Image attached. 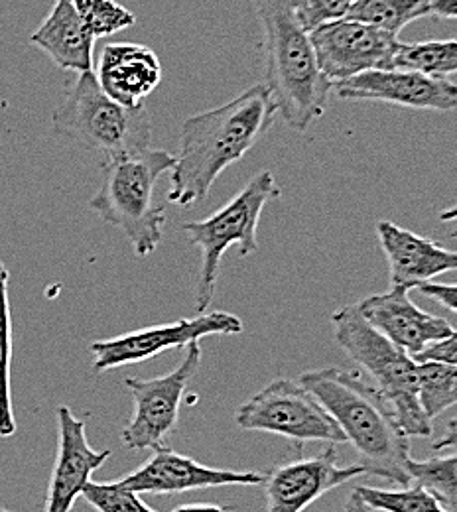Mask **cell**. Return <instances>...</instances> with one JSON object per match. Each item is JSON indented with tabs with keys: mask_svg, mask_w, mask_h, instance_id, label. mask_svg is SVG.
I'll return each instance as SVG.
<instances>
[{
	"mask_svg": "<svg viewBox=\"0 0 457 512\" xmlns=\"http://www.w3.org/2000/svg\"><path fill=\"white\" fill-rule=\"evenodd\" d=\"M95 38H107L131 28L136 16L115 0H69Z\"/></svg>",
	"mask_w": 457,
	"mask_h": 512,
	"instance_id": "obj_26",
	"label": "cell"
},
{
	"mask_svg": "<svg viewBox=\"0 0 457 512\" xmlns=\"http://www.w3.org/2000/svg\"><path fill=\"white\" fill-rule=\"evenodd\" d=\"M276 115L268 89L259 83L221 107L186 119L180 132V154L170 176L168 201L180 207L203 201L219 176L253 150Z\"/></svg>",
	"mask_w": 457,
	"mask_h": 512,
	"instance_id": "obj_1",
	"label": "cell"
},
{
	"mask_svg": "<svg viewBox=\"0 0 457 512\" xmlns=\"http://www.w3.org/2000/svg\"><path fill=\"white\" fill-rule=\"evenodd\" d=\"M420 404L434 422L442 412L457 404V365L426 361L418 363Z\"/></svg>",
	"mask_w": 457,
	"mask_h": 512,
	"instance_id": "obj_24",
	"label": "cell"
},
{
	"mask_svg": "<svg viewBox=\"0 0 457 512\" xmlns=\"http://www.w3.org/2000/svg\"><path fill=\"white\" fill-rule=\"evenodd\" d=\"M282 190L272 172L257 174L225 207L211 217L194 223H184L190 243L201 253L197 280L196 310L205 314L217 290L219 266L225 253L239 247V255L249 256L259 251L257 229L268 201L280 197Z\"/></svg>",
	"mask_w": 457,
	"mask_h": 512,
	"instance_id": "obj_7",
	"label": "cell"
},
{
	"mask_svg": "<svg viewBox=\"0 0 457 512\" xmlns=\"http://www.w3.org/2000/svg\"><path fill=\"white\" fill-rule=\"evenodd\" d=\"M176 166L166 150H144L105 164V176L89 207L109 225L121 229L131 241L134 255L150 256L160 245L166 209L154 199L156 184Z\"/></svg>",
	"mask_w": 457,
	"mask_h": 512,
	"instance_id": "obj_4",
	"label": "cell"
},
{
	"mask_svg": "<svg viewBox=\"0 0 457 512\" xmlns=\"http://www.w3.org/2000/svg\"><path fill=\"white\" fill-rule=\"evenodd\" d=\"M310 38L331 87L367 71L392 69L400 46L398 36L351 18L327 22L312 30Z\"/></svg>",
	"mask_w": 457,
	"mask_h": 512,
	"instance_id": "obj_11",
	"label": "cell"
},
{
	"mask_svg": "<svg viewBox=\"0 0 457 512\" xmlns=\"http://www.w3.org/2000/svg\"><path fill=\"white\" fill-rule=\"evenodd\" d=\"M8 268L0 262V438L16 434L12 412L10 369H12V314L8 298Z\"/></svg>",
	"mask_w": 457,
	"mask_h": 512,
	"instance_id": "obj_22",
	"label": "cell"
},
{
	"mask_svg": "<svg viewBox=\"0 0 457 512\" xmlns=\"http://www.w3.org/2000/svg\"><path fill=\"white\" fill-rule=\"evenodd\" d=\"M339 99L379 101L420 111L457 109V83L414 69H375L333 85Z\"/></svg>",
	"mask_w": 457,
	"mask_h": 512,
	"instance_id": "obj_12",
	"label": "cell"
},
{
	"mask_svg": "<svg viewBox=\"0 0 457 512\" xmlns=\"http://www.w3.org/2000/svg\"><path fill=\"white\" fill-rule=\"evenodd\" d=\"M353 491L373 512H446L426 489L418 485L400 491L377 487H357Z\"/></svg>",
	"mask_w": 457,
	"mask_h": 512,
	"instance_id": "obj_25",
	"label": "cell"
},
{
	"mask_svg": "<svg viewBox=\"0 0 457 512\" xmlns=\"http://www.w3.org/2000/svg\"><path fill=\"white\" fill-rule=\"evenodd\" d=\"M111 449L89 446L85 422L67 406L58 408V455L50 477V489L44 512H71L91 475L105 465Z\"/></svg>",
	"mask_w": 457,
	"mask_h": 512,
	"instance_id": "obj_16",
	"label": "cell"
},
{
	"mask_svg": "<svg viewBox=\"0 0 457 512\" xmlns=\"http://www.w3.org/2000/svg\"><path fill=\"white\" fill-rule=\"evenodd\" d=\"M123 487L138 495H176L197 489L231 487V485H262L264 475L259 471H231L203 465L196 459L182 455L174 449H154V455L134 469L127 477L119 479Z\"/></svg>",
	"mask_w": 457,
	"mask_h": 512,
	"instance_id": "obj_14",
	"label": "cell"
},
{
	"mask_svg": "<svg viewBox=\"0 0 457 512\" xmlns=\"http://www.w3.org/2000/svg\"><path fill=\"white\" fill-rule=\"evenodd\" d=\"M416 363H426V361H438V363H450L457 365V331L454 329L450 337L444 341H438L424 349L420 355L414 357Z\"/></svg>",
	"mask_w": 457,
	"mask_h": 512,
	"instance_id": "obj_29",
	"label": "cell"
},
{
	"mask_svg": "<svg viewBox=\"0 0 457 512\" xmlns=\"http://www.w3.org/2000/svg\"><path fill=\"white\" fill-rule=\"evenodd\" d=\"M298 383L337 422L367 475L408 487V436L375 386L339 367L306 371Z\"/></svg>",
	"mask_w": 457,
	"mask_h": 512,
	"instance_id": "obj_2",
	"label": "cell"
},
{
	"mask_svg": "<svg viewBox=\"0 0 457 512\" xmlns=\"http://www.w3.org/2000/svg\"><path fill=\"white\" fill-rule=\"evenodd\" d=\"M201 345L199 341L186 347L180 365L164 377L156 379H125L134 400V414L131 422L123 428L121 442L127 449H158L164 440L176 432L182 400L188 384L201 367Z\"/></svg>",
	"mask_w": 457,
	"mask_h": 512,
	"instance_id": "obj_9",
	"label": "cell"
},
{
	"mask_svg": "<svg viewBox=\"0 0 457 512\" xmlns=\"http://www.w3.org/2000/svg\"><path fill=\"white\" fill-rule=\"evenodd\" d=\"M343 512H373L361 499H359V495L353 491L351 495H349V499H347V503H345V509Z\"/></svg>",
	"mask_w": 457,
	"mask_h": 512,
	"instance_id": "obj_34",
	"label": "cell"
},
{
	"mask_svg": "<svg viewBox=\"0 0 457 512\" xmlns=\"http://www.w3.org/2000/svg\"><path fill=\"white\" fill-rule=\"evenodd\" d=\"M302 26L312 32L327 22L347 18L355 0H288Z\"/></svg>",
	"mask_w": 457,
	"mask_h": 512,
	"instance_id": "obj_28",
	"label": "cell"
},
{
	"mask_svg": "<svg viewBox=\"0 0 457 512\" xmlns=\"http://www.w3.org/2000/svg\"><path fill=\"white\" fill-rule=\"evenodd\" d=\"M239 333H243V321L239 316L229 312H205L197 314L196 318L142 327L113 339L95 341L89 351L93 355V369L105 373L125 365L144 363L168 349L188 347L209 335Z\"/></svg>",
	"mask_w": 457,
	"mask_h": 512,
	"instance_id": "obj_10",
	"label": "cell"
},
{
	"mask_svg": "<svg viewBox=\"0 0 457 512\" xmlns=\"http://www.w3.org/2000/svg\"><path fill=\"white\" fill-rule=\"evenodd\" d=\"M416 290L434 300L436 304L448 308L450 312L457 314V284H438V282H424L420 286H416Z\"/></svg>",
	"mask_w": 457,
	"mask_h": 512,
	"instance_id": "obj_30",
	"label": "cell"
},
{
	"mask_svg": "<svg viewBox=\"0 0 457 512\" xmlns=\"http://www.w3.org/2000/svg\"><path fill=\"white\" fill-rule=\"evenodd\" d=\"M81 497L97 512H156L138 497V493L123 487L121 481H115V483L89 481L83 487Z\"/></svg>",
	"mask_w": 457,
	"mask_h": 512,
	"instance_id": "obj_27",
	"label": "cell"
},
{
	"mask_svg": "<svg viewBox=\"0 0 457 512\" xmlns=\"http://www.w3.org/2000/svg\"><path fill=\"white\" fill-rule=\"evenodd\" d=\"M99 87L117 103L140 109L162 81V65L154 50L142 44H107L95 71Z\"/></svg>",
	"mask_w": 457,
	"mask_h": 512,
	"instance_id": "obj_18",
	"label": "cell"
},
{
	"mask_svg": "<svg viewBox=\"0 0 457 512\" xmlns=\"http://www.w3.org/2000/svg\"><path fill=\"white\" fill-rule=\"evenodd\" d=\"M172 512H233V507H219V505H209V503H192V505H182Z\"/></svg>",
	"mask_w": 457,
	"mask_h": 512,
	"instance_id": "obj_33",
	"label": "cell"
},
{
	"mask_svg": "<svg viewBox=\"0 0 457 512\" xmlns=\"http://www.w3.org/2000/svg\"><path fill=\"white\" fill-rule=\"evenodd\" d=\"M408 292L402 286H391L385 294L361 300L357 310L373 329L414 359L430 345L450 337L454 327L450 321L420 310Z\"/></svg>",
	"mask_w": 457,
	"mask_h": 512,
	"instance_id": "obj_15",
	"label": "cell"
},
{
	"mask_svg": "<svg viewBox=\"0 0 457 512\" xmlns=\"http://www.w3.org/2000/svg\"><path fill=\"white\" fill-rule=\"evenodd\" d=\"M241 430L288 438L300 448L306 442L345 444V436L326 408L290 379H274L235 412Z\"/></svg>",
	"mask_w": 457,
	"mask_h": 512,
	"instance_id": "obj_8",
	"label": "cell"
},
{
	"mask_svg": "<svg viewBox=\"0 0 457 512\" xmlns=\"http://www.w3.org/2000/svg\"><path fill=\"white\" fill-rule=\"evenodd\" d=\"M377 237L389 260L391 286L412 290L440 274L457 270V251H450L391 221L377 223Z\"/></svg>",
	"mask_w": 457,
	"mask_h": 512,
	"instance_id": "obj_17",
	"label": "cell"
},
{
	"mask_svg": "<svg viewBox=\"0 0 457 512\" xmlns=\"http://www.w3.org/2000/svg\"><path fill=\"white\" fill-rule=\"evenodd\" d=\"M430 16L428 0H355L347 18L398 36L410 22Z\"/></svg>",
	"mask_w": 457,
	"mask_h": 512,
	"instance_id": "obj_20",
	"label": "cell"
},
{
	"mask_svg": "<svg viewBox=\"0 0 457 512\" xmlns=\"http://www.w3.org/2000/svg\"><path fill=\"white\" fill-rule=\"evenodd\" d=\"M54 132L89 150L107 156V162L129 158L150 148L152 119L146 107L129 109L111 99L93 71L77 73L66 99L54 111Z\"/></svg>",
	"mask_w": 457,
	"mask_h": 512,
	"instance_id": "obj_6",
	"label": "cell"
},
{
	"mask_svg": "<svg viewBox=\"0 0 457 512\" xmlns=\"http://www.w3.org/2000/svg\"><path fill=\"white\" fill-rule=\"evenodd\" d=\"M440 219H442L444 223H454V229L450 231V237L457 239V205L446 209V211H442V213H440Z\"/></svg>",
	"mask_w": 457,
	"mask_h": 512,
	"instance_id": "obj_35",
	"label": "cell"
},
{
	"mask_svg": "<svg viewBox=\"0 0 457 512\" xmlns=\"http://www.w3.org/2000/svg\"><path fill=\"white\" fill-rule=\"evenodd\" d=\"M392 67L414 69L432 77H444L457 73V38L426 40L398 46Z\"/></svg>",
	"mask_w": 457,
	"mask_h": 512,
	"instance_id": "obj_21",
	"label": "cell"
},
{
	"mask_svg": "<svg viewBox=\"0 0 457 512\" xmlns=\"http://www.w3.org/2000/svg\"><path fill=\"white\" fill-rule=\"evenodd\" d=\"M430 16L454 20L457 18V0H428Z\"/></svg>",
	"mask_w": 457,
	"mask_h": 512,
	"instance_id": "obj_31",
	"label": "cell"
},
{
	"mask_svg": "<svg viewBox=\"0 0 457 512\" xmlns=\"http://www.w3.org/2000/svg\"><path fill=\"white\" fill-rule=\"evenodd\" d=\"M0 512H10V511H4V509H0Z\"/></svg>",
	"mask_w": 457,
	"mask_h": 512,
	"instance_id": "obj_36",
	"label": "cell"
},
{
	"mask_svg": "<svg viewBox=\"0 0 457 512\" xmlns=\"http://www.w3.org/2000/svg\"><path fill=\"white\" fill-rule=\"evenodd\" d=\"M262 28L264 87L278 115L294 130L312 127L326 113L333 89L318 65L310 32L288 0H251Z\"/></svg>",
	"mask_w": 457,
	"mask_h": 512,
	"instance_id": "obj_3",
	"label": "cell"
},
{
	"mask_svg": "<svg viewBox=\"0 0 457 512\" xmlns=\"http://www.w3.org/2000/svg\"><path fill=\"white\" fill-rule=\"evenodd\" d=\"M30 42L64 71H93V48L97 38L69 0H56L50 16L30 36Z\"/></svg>",
	"mask_w": 457,
	"mask_h": 512,
	"instance_id": "obj_19",
	"label": "cell"
},
{
	"mask_svg": "<svg viewBox=\"0 0 457 512\" xmlns=\"http://www.w3.org/2000/svg\"><path fill=\"white\" fill-rule=\"evenodd\" d=\"M408 475L418 487L426 489L446 512H457V451L426 461L410 459Z\"/></svg>",
	"mask_w": 457,
	"mask_h": 512,
	"instance_id": "obj_23",
	"label": "cell"
},
{
	"mask_svg": "<svg viewBox=\"0 0 457 512\" xmlns=\"http://www.w3.org/2000/svg\"><path fill=\"white\" fill-rule=\"evenodd\" d=\"M335 343L375 383L408 438H430L432 420L420 404L418 363L373 329L357 306H343L331 316Z\"/></svg>",
	"mask_w": 457,
	"mask_h": 512,
	"instance_id": "obj_5",
	"label": "cell"
},
{
	"mask_svg": "<svg viewBox=\"0 0 457 512\" xmlns=\"http://www.w3.org/2000/svg\"><path fill=\"white\" fill-rule=\"evenodd\" d=\"M361 475L367 471L359 463L339 467L333 448L282 463L264 475V512H304L329 491Z\"/></svg>",
	"mask_w": 457,
	"mask_h": 512,
	"instance_id": "obj_13",
	"label": "cell"
},
{
	"mask_svg": "<svg viewBox=\"0 0 457 512\" xmlns=\"http://www.w3.org/2000/svg\"><path fill=\"white\" fill-rule=\"evenodd\" d=\"M434 449H457V418L446 424L444 436L434 444Z\"/></svg>",
	"mask_w": 457,
	"mask_h": 512,
	"instance_id": "obj_32",
	"label": "cell"
}]
</instances>
